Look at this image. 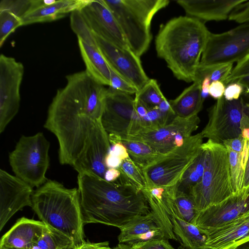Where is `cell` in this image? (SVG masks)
Here are the masks:
<instances>
[{
  "label": "cell",
  "mask_w": 249,
  "mask_h": 249,
  "mask_svg": "<svg viewBox=\"0 0 249 249\" xmlns=\"http://www.w3.org/2000/svg\"><path fill=\"white\" fill-rule=\"evenodd\" d=\"M175 201V215L187 222L194 224L198 212L191 195L177 190Z\"/></svg>",
  "instance_id": "obj_33"
},
{
  "label": "cell",
  "mask_w": 249,
  "mask_h": 249,
  "mask_svg": "<svg viewBox=\"0 0 249 249\" xmlns=\"http://www.w3.org/2000/svg\"><path fill=\"white\" fill-rule=\"evenodd\" d=\"M24 74L23 64L14 58L0 56V133L18 113L20 87Z\"/></svg>",
  "instance_id": "obj_12"
},
{
  "label": "cell",
  "mask_w": 249,
  "mask_h": 249,
  "mask_svg": "<svg viewBox=\"0 0 249 249\" xmlns=\"http://www.w3.org/2000/svg\"><path fill=\"white\" fill-rule=\"evenodd\" d=\"M120 229L119 244L129 246L153 238H163L161 229L151 211L134 217Z\"/></svg>",
  "instance_id": "obj_24"
},
{
  "label": "cell",
  "mask_w": 249,
  "mask_h": 249,
  "mask_svg": "<svg viewBox=\"0 0 249 249\" xmlns=\"http://www.w3.org/2000/svg\"><path fill=\"white\" fill-rule=\"evenodd\" d=\"M66 79L49 107L44 127L58 140L60 163L72 166L101 120L107 89L86 70L68 75Z\"/></svg>",
  "instance_id": "obj_1"
},
{
  "label": "cell",
  "mask_w": 249,
  "mask_h": 249,
  "mask_svg": "<svg viewBox=\"0 0 249 249\" xmlns=\"http://www.w3.org/2000/svg\"><path fill=\"white\" fill-rule=\"evenodd\" d=\"M228 19L239 23H249V1L237 5L231 13Z\"/></svg>",
  "instance_id": "obj_42"
},
{
  "label": "cell",
  "mask_w": 249,
  "mask_h": 249,
  "mask_svg": "<svg viewBox=\"0 0 249 249\" xmlns=\"http://www.w3.org/2000/svg\"><path fill=\"white\" fill-rule=\"evenodd\" d=\"M204 162L205 152L201 147L198 155L177 183L178 191L190 193L191 190L201 179L204 170Z\"/></svg>",
  "instance_id": "obj_29"
},
{
  "label": "cell",
  "mask_w": 249,
  "mask_h": 249,
  "mask_svg": "<svg viewBox=\"0 0 249 249\" xmlns=\"http://www.w3.org/2000/svg\"><path fill=\"white\" fill-rule=\"evenodd\" d=\"M23 26L21 18L8 9H0V46L2 47L9 36Z\"/></svg>",
  "instance_id": "obj_36"
},
{
  "label": "cell",
  "mask_w": 249,
  "mask_h": 249,
  "mask_svg": "<svg viewBox=\"0 0 249 249\" xmlns=\"http://www.w3.org/2000/svg\"><path fill=\"white\" fill-rule=\"evenodd\" d=\"M116 248L117 249H129L128 245L123 244H119Z\"/></svg>",
  "instance_id": "obj_56"
},
{
  "label": "cell",
  "mask_w": 249,
  "mask_h": 249,
  "mask_svg": "<svg viewBox=\"0 0 249 249\" xmlns=\"http://www.w3.org/2000/svg\"><path fill=\"white\" fill-rule=\"evenodd\" d=\"M111 146L108 134L100 120L95 123L82 152L72 166L78 174H86L104 179L108 169L105 158Z\"/></svg>",
  "instance_id": "obj_15"
},
{
  "label": "cell",
  "mask_w": 249,
  "mask_h": 249,
  "mask_svg": "<svg viewBox=\"0 0 249 249\" xmlns=\"http://www.w3.org/2000/svg\"><path fill=\"white\" fill-rule=\"evenodd\" d=\"M231 249H249V241L240 244Z\"/></svg>",
  "instance_id": "obj_54"
},
{
  "label": "cell",
  "mask_w": 249,
  "mask_h": 249,
  "mask_svg": "<svg viewBox=\"0 0 249 249\" xmlns=\"http://www.w3.org/2000/svg\"><path fill=\"white\" fill-rule=\"evenodd\" d=\"M246 0H178L187 16L204 22L228 19L232 11Z\"/></svg>",
  "instance_id": "obj_21"
},
{
  "label": "cell",
  "mask_w": 249,
  "mask_h": 249,
  "mask_svg": "<svg viewBox=\"0 0 249 249\" xmlns=\"http://www.w3.org/2000/svg\"><path fill=\"white\" fill-rule=\"evenodd\" d=\"M223 144L235 152L241 154L244 146V138L241 135L237 138L227 140L223 143Z\"/></svg>",
  "instance_id": "obj_46"
},
{
  "label": "cell",
  "mask_w": 249,
  "mask_h": 249,
  "mask_svg": "<svg viewBox=\"0 0 249 249\" xmlns=\"http://www.w3.org/2000/svg\"><path fill=\"white\" fill-rule=\"evenodd\" d=\"M71 28L76 35L80 52L86 66V71L95 80L104 86H109L110 71L103 55L96 37L79 10L71 13Z\"/></svg>",
  "instance_id": "obj_13"
},
{
  "label": "cell",
  "mask_w": 249,
  "mask_h": 249,
  "mask_svg": "<svg viewBox=\"0 0 249 249\" xmlns=\"http://www.w3.org/2000/svg\"><path fill=\"white\" fill-rule=\"evenodd\" d=\"M241 191L246 193H249V151L248 160L244 170Z\"/></svg>",
  "instance_id": "obj_50"
},
{
  "label": "cell",
  "mask_w": 249,
  "mask_h": 249,
  "mask_svg": "<svg viewBox=\"0 0 249 249\" xmlns=\"http://www.w3.org/2000/svg\"><path fill=\"white\" fill-rule=\"evenodd\" d=\"M113 14L131 50L140 57L152 40L151 21L168 0H103Z\"/></svg>",
  "instance_id": "obj_6"
},
{
  "label": "cell",
  "mask_w": 249,
  "mask_h": 249,
  "mask_svg": "<svg viewBox=\"0 0 249 249\" xmlns=\"http://www.w3.org/2000/svg\"><path fill=\"white\" fill-rule=\"evenodd\" d=\"M158 107L166 124L172 121L176 117L169 100L165 97L160 103Z\"/></svg>",
  "instance_id": "obj_44"
},
{
  "label": "cell",
  "mask_w": 249,
  "mask_h": 249,
  "mask_svg": "<svg viewBox=\"0 0 249 249\" xmlns=\"http://www.w3.org/2000/svg\"><path fill=\"white\" fill-rule=\"evenodd\" d=\"M208 121L200 132L202 137L222 143L241 136L249 128V117L244 111L241 97L228 101L223 96L208 109Z\"/></svg>",
  "instance_id": "obj_9"
},
{
  "label": "cell",
  "mask_w": 249,
  "mask_h": 249,
  "mask_svg": "<svg viewBox=\"0 0 249 249\" xmlns=\"http://www.w3.org/2000/svg\"><path fill=\"white\" fill-rule=\"evenodd\" d=\"M204 99L201 90V83L195 81L177 97L169 100L176 116L187 118L198 115L203 107Z\"/></svg>",
  "instance_id": "obj_26"
},
{
  "label": "cell",
  "mask_w": 249,
  "mask_h": 249,
  "mask_svg": "<svg viewBox=\"0 0 249 249\" xmlns=\"http://www.w3.org/2000/svg\"><path fill=\"white\" fill-rule=\"evenodd\" d=\"M111 146L109 152L110 154L119 157L122 160L129 157L126 147L121 142L113 143Z\"/></svg>",
  "instance_id": "obj_47"
},
{
  "label": "cell",
  "mask_w": 249,
  "mask_h": 249,
  "mask_svg": "<svg viewBox=\"0 0 249 249\" xmlns=\"http://www.w3.org/2000/svg\"><path fill=\"white\" fill-rule=\"evenodd\" d=\"M50 142L42 132L22 135L9 155L15 176L33 188L43 185L48 180L46 174L50 165Z\"/></svg>",
  "instance_id": "obj_8"
},
{
  "label": "cell",
  "mask_w": 249,
  "mask_h": 249,
  "mask_svg": "<svg viewBox=\"0 0 249 249\" xmlns=\"http://www.w3.org/2000/svg\"><path fill=\"white\" fill-rule=\"evenodd\" d=\"M109 243L107 241L91 243L86 241L75 249H110Z\"/></svg>",
  "instance_id": "obj_48"
},
{
  "label": "cell",
  "mask_w": 249,
  "mask_h": 249,
  "mask_svg": "<svg viewBox=\"0 0 249 249\" xmlns=\"http://www.w3.org/2000/svg\"><path fill=\"white\" fill-rule=\"evenodd\" d=\"M241 135L243 138L249 139V128H245L243 129Z\"/></svg>",
  "instance_id": "obj_55"
},
{
  "label": "cell",
  "mask_w": 249,
  "mask_h": 249,
  "mask_svg": "<svg viewBox=\"0 0 249 249\" xmlns=\"http://www.w3.org/2000/svg\"><path fill=\"white\" fill-rule=\"evenodd\" d=\"M165 125L159 107H157L149 109L146 115L141 118L140 129L136 134L154 131Z\"/></svg>",
  "instance_id": "obj_39"
},
{
  "label": "cell",
  "mask_w": 249,
  "mask_h": 249,
  "mask_svg": "<svg viewBox=\"0 0 249 249\" xmlns=\"http://www.w3.org/2000/svg\"><path fill=\"white\" fill-rule=\"evenodd\" d=\"M249 53V23L228 31L210 32L199 66L238 62Z\"/></svg>",
  "instance_id": "obj_10"
},
{
  "label": "cell",
  "mask_w": 249,
  "mask_h": 249,
  "mask_svg": "<svg viewBox=\"0 0 249 249\" xmlns=\"http://www.w3.org/2000/svg\"><path fill=\"white\" fill-rule=\"evenodd\" d=\"M210 32L204 23L179 16L160 25L155 38L157 55L178 80L194 82Z\"/></svg>",
  "instance_id": "obj_3"
},
{
  "label": "cell",
  "mask_w": 249,
  "mask_h": 249,
  "mask_svg": "<svg viewBox=\"0 0 249 249\" xmlns=\"http://www.w3.org/2000/svg\"><path fill=\"white\" fill-rule=\"evenodd\" d=\"M244 111L249 117V91L245 90L241 96Z\"/></svg>",
  "instance_id": "obj_53"
},
{
  "label": "cell",
  "mask_w": 249,
  "mask_h": 249,
  "mask_svg": "<svg viewBox=\"0 0 249 249\" xmlns=\"http://www.w3.org/2000/svg\"><path fill=\"white\" fill-rule=\"evenodd\" d=\"M200 132L187 138L183 144L162 154L142 168L147 188L169 187L176 185L201 150Z\"/></svg>",
  "instance_id": "obj_7"
},
{
  "label": "cell",
  "mask_w": 249,
  "mask_h": 249,
  "mask_svg": "<svg viewBox=\"0 0 249 249\" xmlns=\"http://www.w3.org/2000/svg\"><path fill=\"white\" fill-rule=\"evenodd\" d=\"M200 122L198 115L187 118L176 116L170 123L156 130L125 137L142 142L157 152L164 154L176 147L175 139L177 135L190 137L198 128Z\"/></svg>",
  "instance_id": "obj_16"
},
{
  "label": "cell",
  "mask_w": 249,
  "mask_h": 249,
  "mask_svg": "<svg viewBox=\"0 0 249 249\" xmlns=\"http://www.w3.org/2000/svg\"><path fill=\"white\" fill-rule=\"evenodd\" d=\"M129 157L142 168L160 157V154L144 143L127 137L120 138Z\"/></svg>",
  "instance_id": "obj_28"
},
{
  "label": "cell",
  "mask_w": 249,
  "mask_h": 249,
  "mask_svg": "<svg viewBox=\"0 0 249 249\" xmlns=\"http://www.w3.org/2000/svg\"><path fill=\"white\" fill-rule=\"evenodd\" d=\"M46 228L41 221L21 217L2 236L0 248L32 249Z\"/></svg>",
  "instance_id": "obj_22"
},
{
  "label": "cell",
  "mask_w": 249,
  "mask_h": 249,
  "mask_svg": "<svg viewBox=\"0 0 249 249\" xmlns=\"http://www.w3.org/2000/svg\"><path fill=\"white\" fill-rule=\"evenodd\" d=\"M90 0H56L53 3L36 8L22 18L23 25L50 22L63 18L69 13L80 10Z\"/></svg>",
  "instance_id": "obj_25"
},
{
  "label": "cell",
  "mask_w": 249,
  "mask_h": 249,
  "mask_svg": "<svg viewBox=\"0 0 249 249\" xmlns=\"http://www.w3.org/2000/svg\"><path fill=\"white\" fill-rule=\"evenodd\" d=\"M134 107L137 115L141 118L144 117L148 109L140 101L134 99Z\"/></svg>",
  "instance_id": "obj_52"
},
{
  "label": "cell",
  "mask_w": 249,
  "mask_h": 249,
  "mask_svg": "<svg viewBox=\"0 0 249 249\" xmlns=\"http://www.w3.org/2000/svg\"><path fill=\"white\" fill-rule=\"evenodd\" d=\"M76 248L74 247H68L62 249H75ZM0 249H7V248H0Z\"/></svg>",
  "instance_id": "obj_57"
},
{
  "label": "cell",
  "mask_w": 249,
  "mask_h": 249,
  "mask_svg": "<svg viewBox=\"0 0 249 249\" xmlns=\"http://www.w3.org/2000/svg\"><path fill=\"white\" fill-rule=\"evenodd\" d=\"M226 147L229 155L232 187L234 195L237 194L242 190L244 173L242 162V153H238L228 147Z\"/></svg>",
  "instance_id": "obj_35"
},
{
  "label": "cell",
  "mask_w": 249,
  "mask_h": 249,
  "mask_svg": "<svg viewBox=\"0 0 249 249\" xmlns=\"http://www.w3.org/2000/svg\"><path fill=\"white\" fill-rule=\"evenodd\" d=\"M68 247H75L68 237L46 226L43 233L32 249H62Z\"/></svg>",
  "instance_id": "obj_31"
},
{
  "label": "cell",
  "mask_w": 249,
  "mask_h": 249,
  "mask_svg": "<svg viewBox=\"0 0 249 249\" xmlns=\"http://www.w3.org/2000/svg\"><path fill=\"white\" fill-rule=\"evenodd\" d=\"M204 170L200 181L190 191L198 213L234 195L227 149L211 140L203 143Z\"/></svg>",
  "instance_id": "obj_5"
},
{
  "label": "cell",
  "mask_w": 249,
  "mask_h": 249,
  "mask_svg": "<svg viewBox=\"0 0 249 249\" xmlns=\"http://www.w3.org/2000/svg\"><path fill=\"white\" fill-rule=\"evenodd\" d=\"M178 249H186L184 248H183V247H182L181 246H179Z\"/></svg>",
  "instance_id": "obj_58"
},
{
  "label": "cell",
  "mask_w": 249,
  "mask_h": 249,
  "mask_svg": "<svg viewBox=\"0 0 249 249\" xmlns=\"http://www.w3.org/2000/svg\"><path fill=\"white\" fill-rule=\"evenodd\" d=\"M172 222L174 233L182 247L186 249H205L207 232L175 215H173Z\"/></svg>",
  "instance_id": "obj_27"
},
{
  "label": "cell",
  "mask_w": 249,
  "mask_h": 249,
  "mask_svg": "<svg viewBox=\"0 0 249 249\" xmlns=\"http://www.w3.org/2000/svg\"><path fill=\"white\" fill-rule=\"evenodd\" d=\"M232 83L239 84L249 91V53L237 63L223 82L226 86Z\"/></svg>",
  "instance_id": "obj_37"
},
{
  "label": "cell",
  "mask_w": 249,
  "mask_h": 249,
  "mask_svg": "<svg viewBox=\"0 0 249 249\" xmlns=\"http://www.w3.org/2000/svg\"><path fill=\"white\" fill-rule=\"evenodd\" d=\"M141 118L134 107V98L130 94L107 89L101 121L108 134L125 137L135 134L139 129Z\"/></svg>",
  "instance_id": "obj_11"
},
{
  "label": "cell",
  "mask_w": 249,
  "mask_h": 249,
  "mask_svg": "<svg viewBox=\"0 0 249 249\" xmlns=\"http://www.w3.org/2000/svg\"><path fill=\"white\" fill-rule=\"evenodd\" d=\"M226 86L221 81L211 83L209 89V94L213 98L218 100L223 96Z\"/></svg>",
  "instance_id": "obj_45"
},
{
  "label": "cell",
  "mask_w": 249,
  "mask_h": 249,
  "mask_svg": "<svg viewBox=\"0 0 249 249\" xmlns=\"http://www.w3.org/2000/svg\"><path fill=\"white\" fill-rule=\"evenodd\" d=\"M127 181L139 191L147 188V183L142 168L129 157L123 160L117 168Z\"/></svg>",
  "instance_id": "obj_30"
},
{
  "label": "cell",
  "mask_w": 249,
  "mask_h": 249,
  "mask_svg": "<svg viewBox=\"0 0 249 249\" xmlns=\"http://www.w3.org/2000/svg\"><path fill=\"white\" fill-rule=\"evenodd\" d=\"M244 91V87L239 84L230 83L226 86L223 97L228 101L238 100Z\"/></svg>",
  "instance_id": "obj_43"
},
{
  "label": "cell",
  "mask_w": 249,
  "mask_h": 249,
  "mask_svg": "<svg viewBox=\"0 0 249 249\" xmlns=\"http://www.w3.org/2000/svg\"><path fill=\"white\" fill-rule=\"evenodd\" d=\"M207 232L205 249H231L249 241V210L228 223Z\"/></svg>",
  "instance_id": "obj_20"
},
{
  "label": "cell",
  "mask_w": 249,
  "mask_h": 249,
  "mask_svg": "<svg viewBox=\"0 0 249 249\" xmlns=\"http://www.w3.org/2000/svg\"><path fill=\"white\" fill-rule=\"evenodd\" d=\"M94 35L109 67L118 75L135 86L138 90L140 89L150 79L143 69L140 57L130 49L119 47Z\"/></svg>",
  "instance_id": "obj_14"
},
{
  "label": "cell",
  "mask_w": 249,
  "mask_h": 249,
  "mask_svg": "<svg viewBox=\"0 0 249 249\" xmlns=\"http://www.w3.org/2000/svg\"><path fill=\"white\" fill-rule=\"evenodd\" d=\"M121 176L120 171L116 168H108L106 171L104 179L109 182L114 181Z\"/></svg>",
  "instance_id": "obj_51"
},
{
  "label": "cell",
  "mask_w": 249,
  "mask_h": 249,
  "mask_svg": "<svg viewBox=\"0 0 249 249\" xmlns=\"http://www.w3.org/2000/svg\"><path fill=\"white\" fill-rule=\"evenodd\" d=\"M110 249H117V248L115 247L114 248H110Z\"/></svg>",
  "instance_id": "obj_59"
},
{
  "label": "cell",
  "mask_w": 249,
  "mask_h": 249,
  "mask_svg": "<svg viewBox=\"0 0 249 249\" xmlns=\"http://www.w3.org/2000/svg\"><path fill=\"white\" fill-rule=\"evenodd\" d=\"M249 210V193L241 192L198 213L196 225L206 232L221 227Z\"/></svg>",
  "instance_id": "obj_19"
},
{
  "label": "cell",
  "mask_w": 249,
  "mask_h": 249,
  "mask_svg": "<svg viewBox=\"0 0 249 249\" xmlns=\"http://www.w3.org/2000/svg\"><path fill=\"white\" fill-rule=\"evenodd\" d=\"M42 0H1L0 9H8L22 18L30 12L40 7Z\"/></svg>",
  "instance_id": "obj_38"
},
{
  "label": "cell",
  "mask_w": 249,
  "mask_h": 249,
  "mask_svg": "<svg viewBox=\"0 0 249 249\" xmlns=\"http://www.w3.org/2000/svg\"><path fill=\"white\" fill-rule=\"evenodd\" d=\"M77 184L84 225L100 223L120 229L134 217L150 212L142 192L122 175L109 182L79 174Z\"/></svg>",
  "instance_id": "obj_2"
},
{
  "label": "cell",
  "mask_w": 249,
  "mask_h": 249,
  "mask_svg": "<svg viewBox=\"0 0 249 249\" xmlns=\"http://www.w3.org/2000/svg\"><path fill=\"white\" fill-rule=\"evenodd\" d=\"M110 81L109 87L130 95L136 94L138 89L132 84L118 75L110 67Z\"/></svg>",
  "instance_id": "obj_40"
},
{
  "label": "cell",
  "mask_w": 249,
  "mask_h": 249,
  "mask_svg": "<svg viewBox=\"0 0 249 249\" xmlns=\"http://www.w3.org/2000/svg\"><path fill=\"white\" fill-rule=\"evenodd\" d=\"M123 160L110 153L107 154L105 158V164L107 168H118Z\"/></svg>",
  "instance_id": "obj_49"
},
{
  "label": "cell",
  "mask_w": 249,
  "mask_h": 249,
  "mask_svg": "<svg viewBox=\"0 0 249 249\" xmlns=\"http://www.w3.org/2000/svg\"><path fill=\"white\" fill-rule=\"evenodd\" d=\"M233 68V64H223L210 66H199L195 81L201 83L205 77H208L211 83L221 81L223 83L229 76Z\"/></svg>",
  "instance_id": "obj_34"
},
{
  "label": "cell",
  "mask_w": 249,
  "mask_h": 249,
  "mask_svg": "<svg viewBox=\"0 0 249 249\" xmlns=\"http://www.w3.org/2000/svg\"><path fill=\"white\" fill-rule=\"evenodd\" d=\"M177 184L174 186L165 187L161 196L152 195L147 189L141 192L144 196L151 212L154 215L163 233V238L167 240L177 241L173 230L172 217L175 215V196Z\"/></svg>",
  "instance_id": "obj_23"
},
{
  "label": "cell",
  "mask_w": 249,
  "mask_h": 249,
  "mask_svg": "<svg viewBox=\"0 0 249 249\" xmlns=\"http://www.w3.org/2000/svg\"><path fill=\"white\" fill-rule=\"evenodd\" d=\"M79 11L94 34L114 45L130 49L119 23L103 0H90Z\"/></svg>",
  "instance_id": "obj_18"
},
{
  "label": "cell",
  "mask_w": 249,
  "mask_h": 249,
  "mask_svg": "<svg viewBox=\"0 0 249 249\" xmlns=\"http://www.w3.org/2000/svg\"><path fill=\"white\" fill-rule=\"evenodd\" d=\"M33 188L6 171L0 170V230L18 211L32 207Z\"/></svg>",
  "instance_id": "obj_17"
},
{
  "label": "cell",
  "mask_w": 249,
  "mask_h": 249,
  "mask_svg": "<svg viewBox=\"0 0 249 249\" xmlns=\"http://www.w3.org/2000/svg\"><path fill=\"white\" fill-rule=\"evenodd\" d=\"M164 98L157 80L150 79L136 93L134 99L140 101L149 110L158 107Z\"/></svg>",
  "instance_id": "obj_32"
},
{
  "label": "cell",
  "mask_w": 249,
  "mask_h": 249,
  "mask_svg": "<svg viewBox=\"0 0 249 249\" xmlns=\"http://www.w3.org/2000/svg\"><path fill=\"white\" fill-rule=\"evenodd\" d=\"M32 202L31 208L47 227L68 237L75 247L86 242L78 188L48 179L34 191Z\"/></svg>",
  "instance_id": "obj_4"
},
{
  "label": "cell",
  "mask_w": 249,
  "mask_h": 249,
  "mask_svg": "<svg viewBox=\"0 0 249 249\" xmlns=\"http://www.w3.org/2000/svg\"><path fill=\"white\" fill-rule=\"evenodd\" d=\"M129 249H175L169 243L168 240L164 238H158L139 242L130 246Z\"/></svg>",
  "instance_id": "obj_41"
}]
</instances>
